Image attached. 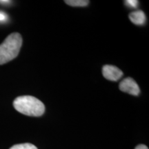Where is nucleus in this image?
<instances>
[{"label": "nucleus", "mask_w": 149, "mask_h": 149, "mask_svg": "<svg viewBox=\"0 0 149 149\" xmlns=\"http://www.w3.org/2000/svg\"><path fill=\"white\" fill-rule=\"evenodd\" d=\"M14 108L22 114L40 117L45 112V106L40 100L33 96L17 97L13 102Z\"/></svg>", "instance_id": "f257e3e1"}, {"label": "nucleus", "mask_w": 149, "mask_h": 149, "mask_svg": "<svg viewBox=\"0 0 149 149\" xmlns=\"http://www.w3.org/2000/svg\"><path fill=\"white\" fill-rule=\"evenodd\" d=\"M22 37L18 33H13L6 38L0 45V65L14 59L19 53Z\"/></svg>", "instance_id": "f03ea898"}, {"label": "nucleus", "mask_w": 149, "mask_h": 149, "mask_svg": "<svg viewBox=\"0 0 149 149\" xmlns=\"http://www.w3.org/2000/svg\"><path fill=\"white\" fill-rule=\"evenodd\" d=\"M119 87L122 92L127 93L132 95L137 96L140 93V89L138 84L131 77H127L122 80Z\"/></svg>", "instance_id": "7ed1b4c3"}, {"label": "nucleus", "mask_w": 149, "mask_h": 149, "mask_svg": "<svg viewBox=\"0 0 149 149\" xmlns=\"http://www.w3.org/2000/svg\"><path fill=\"white\" fill-rule=\"evenodd\" d=\"M102 74L106 79L116 81L123 76V72L113 65H105L102 68Z\"/></svg>", "instance_id": "20e7f679"}, {"label": "nucleus", "mask_w": 149, "mask_h": 149, "mask_svg": "<svg viewBox=\"0 0 149 149\" xmlns=\"http://www.w3.org/2000/svg\"><path fill=\"white\" fill-rule=\"evenodd\" d=\"M130 20L136 25H143L146 20V15L142 10H137L129 14Z\"/></svg>", "instance_id": "39448f33"}, {"label": "nucleus", "mask_w": 149, "mask_h": 149, "mask_svg": "<svg viewBox=\"0 0 149 149\" xmlns=\"http://www.w3.org/2000/svg\"><path fill=\"white\" fill-rule=\"evenodd\" d=\"M65 3L71 6H86L89 3L87 0H66Z\"/></svg>", "instance_id": "423d86ee"}, {"label": "nucleus", "mask_w": 149, "mask_h": 149, "mask_svg": "<svg viewBox=\"0 0 149 149\" xmlns=\"http://www.w3.org/2000/svg\"><path fill=\"white\" fill-rule=\"evenodd\" d=\"M10 149H37L35 145L30 143H24V144H16L13 146Z\"/></svg>", "instance_id": "0eeeda50"}, {"label": "nucleus", "mask_w": 149, "mask_h": 149, "mask_svg": "<svg viewBox=\"0 0 149 149\" xmlns=\"http://www.w3.org/2000/svg\"><path fill=\"white\" fill-rule=\"evenodd\" d=\"M124 3L130 8H137V5H138V1H137V0H126L124 1Z\"/></svg>", "instance_id": "6e6552de"}, {"label": "nucleus", "mask_w": 149, "mask_h": 149, "mask_svg": "<svg viewBox=\"0 0 149 149\" xmlns=\"http://www.w3.org/2000/svg\"><path fill=\"white\" fill-rule=\"evenodd\" d=\"M8 19V16L3 13H0V22H4Z\"/></svg>", "instance_id": "1a4fd4ad"}, {"label": "nucleus", "mask_w": 149, "mask_h": 149, "mask_svg": "<svg viewBox=\"0 0 149 149\" xmlns=\"http://www.w3.org/2000/svg\"><path fill=\"white\" fill-rule=\"evenodd\" d=\"M135 149H148V148L144 144H139L137 146H136Z\"/></svg>", "instance_id": "9d476101"}, {"label": "nucleus", "mask_w": 149, "mask_h": 149, "mask_svg": "<svg viewBox=\"0 0 149 149\" xmlns=\"http://www.w3.org/2000/svg\"><path fill=\"white\" fill-rule=\"evenodd\" d=\"M11 2L10 1H8V0H1L0 1V3H3V4H5V3H8Z\"/></svg>", "instance_id": "9b49d317"}]
</instances>
